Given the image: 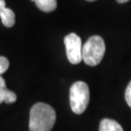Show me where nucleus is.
<instances>
[{"label":"nucleus","mask_w":131,"mask_h":131,"mask_svg":"<svg viewBox=\"0 0 131 131\" xmlns=\"http://www.w3.org/2000/svg\"><path fill=\"white\" fill-rule=\"evenodd\" d=\"M9 68V60L5 56H0V76L4 74Z\"/></svg>","instance_id":"nucleus-9"},{"label":"nucleus","mask_w":131,"mask_h":131,"mask_svg":"<svg viewBox=\"0 0 131 131\" xmlns=\"http://www.w3.org/2000/svg\"><path fill=\"white\" fill-rule=\"evenodd\" d=\"M105 42L103 38L94 35L84 43L82 50V57L89 66H96L101 62L105 53Z\"/></svg>","instance_id":"nucleus-2"},{"label":"nucleus","mask_w":131,"mask_h":131,"mask_svg":"<svg viewBox=\"0 0 131 131\" xmlns=\"http://www.w3.org/2000/svg\"><path fill=\"white\" fill-rule=\"evenodd\" d=\"M0 19L2 20V24H4L6 27H12L16 21L14 12L7 7L0 12Z\"/></svg>","instance_id":"nucleus-7"},{"label":"nucleus","mask_w":131,"mask_h":131,"mask_svg":"<svg viewBox=\"0 0 131 131\" xmlns=\"http://www.w3.org/2000/svg\"><path fill=\"white\" fill-rule=\"evenodd\" d=\"M117 3H121V4H122V3H126V2H128L129 0H116Z\"/></svg>","instance_id":"nucleus-12"},{"label":"nucleus","mask_w":131,"mask_h":131,"mask_svg":"<svg viewBox=\"0 0 131 131\" xmlns=\"http://www.w3.org/2000/svg\"><path fill=\"white\" fill-rule=\"evenodd\" d=\"M4 8H6V6H5V0H0V12L4 9Z\"/></svg>","instance_id":"nucleus-11"},{"label":"nucleus","mask_w":131,"mask_h":131,"mask_svg":"<svg viewBox=\"0 0 131 131\" xmlns=\"http://www.w3.org/2000/svg\"><path fill=\"white\" fill-rule=\"evenodd\" d=\"M125 100H126V103L128 104V106L131 108V82L128 84L125 90Z\"/></svg>","instance_id":"nucleus-10"},{"label":"nucleus","mask_w":131,"mask_h":131,"mask_svg":"<svg viewBox=\"0 0 131 131\" xmlns=\"http://www.w3.org/2000/svg\"><path fill=\"white\" fill-rule=\"evenodd\" d=\"M99 131H123V128L114 119L103 118L99 125Z\"/></svg>","instance_id":"nucleus-6"},{"label":"nucleus","mask_w":131,"mask_h":131,"mask_svg":"<svg viewBox=\"0 0 131 131\" xmlns=\"http://www.w3.org/2000/svg\"><path fill=\"white\" fill-rule=\"evenodd\" d=\"M67 58L72 64H79L83 60L82 57V40L76 33H70L64 38Z\"/></svg>","instance_id":"nucleus-4"},{"label":"nucleus","mask_w":131,"mask_h":131,"mask_svg":"<svg viewBox=\"0 0 131 131\" xmlns=\"http://www.w3.org/2000/svg\"><path fill=\"white\" fill-rule=\"evenodd\" d=\"M35 2L38 9H40L43 12L50 13L56 9L57 1L56 0H32Z\"/></svg>","instance_id":"nucleus-8"},{"label":"nucleus","mask_w":131,"mask_h":131,"mask_svg":"<svg viewBox=\"0 0 131 131\" xmlns=\"http://www.w3.org/2000/svg\"><path fill=\"white\" fill-rule=\"evenodd\" d=\"M89 102V89L84 82L79 81L70 89V106L73 113L81 115L86 110Z\"/></svg>","instance_id":"nucleus-3"},{"label":"nucleus","mask_w":131,"mask_h":131,"mask_svg":"<svg viewBox=\"0 0 131 131\" xmlns=\"http://www.w3.org/2000/svg\"><path fill=\"white\" fill-rule=\"evenodd\" d=\"M56 111L49 104H34L29 115V130L51 131L56 123Z\"/></svg>","instance_id":"nucleus-1"},{"label":"nucleus","mask_w":131,"mask_h":131,"mask_svg":"<svg viewBox=\"0 0 131 131\" xmlns=\"http://www.w3.org/2000/svg\"><path fill=\"white\" fill-rule=\"evenodd\" d=\"M17 101V95L15 92L11 91L6 88L5 80L0 76V104L5 103H14Z\"/></svg>","instance_id":"nucleus-5"},{"label":"nucleus","mask_w":131,"mask_h":131,"mask_svg":"<svg viewBox=\"0 0 131 131\" xmlns=\"http://www.w3.org/2000/svg\"><path fill=\"white\" fill-rule=\"evenodd\" d=\"M86 1H95V0H86Z\"/></svg>","instance_id":"nucleus-13"}]
</instances>
